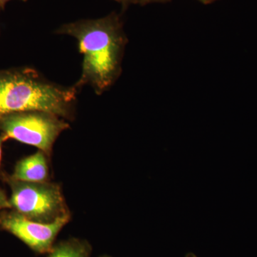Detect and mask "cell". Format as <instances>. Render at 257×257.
<instances>
[{
  "label": "cell",
  "instance_id": "obj_1",
  "mask_svg": "<svg viewBox=\"0 0 257 257\" xmlns=\"http://www.w3.org/2000/svg\"><path fill=\"white\" fill-rule=\"evenodd\" d=\"M56 32L71 35L78 42L83 62L82 75L74 85L77 89L89 85L101 95L119 78L128 39L116 13L66 24Z\"/></svg>",
  "mask_w": 257,
  "mask_h": 257
},
{
  "label": "cell",
  "instance_id": "obj_2",
  "mask_svg": "<svg viewBox=\"0 0 257 257\" xmlns=\"http://www.w3.org/2000/svg\"><path fill=\"white\" fill-rule=\"evenodd\" d=\"M78 90L52 82L31 67L0 70V116L44 111L73 121Z\"/></svg>",
  "mask_w": 257,
  "mask_h": 257
},
{
  "label": "cell",
  "instance_id": "obj_3",
  "mask_svg": "<svg viewBox=\"0 0 257 257\" xmlns=\"http://www.w3.org/2000/svg\"><path fill=\"white\" fill-rule=\"evenodd\" d=\"M11 189L10 205L13 210L37 222L50 224L71 215L62 188L55 182H29L5 175Z\"/></svg>",
  "mask_w": 257,
  "mask_h": 257
},
{
  "label": "cell",
  "instance_id": "obj_4",
  "mask_svg": "<svg viewBox=\"0 0 257 257\" xmlns=\"http://www.w3.org/2000/svg\"><path fill=\"white\" fill-rule=\"evenodd\" d=\"M69 124L53 113L25 111L0 116V131L8 139L37 147L51 158L54 145Z\"/></svg>",
  "mask_w": 257,
  "mask_h": 257
},
{
  "label": "cell",
  "instance_id": "obj_5",
  "mask_svg": "<svg viewBox=\"0 0 257 257\" xmlns=\"http://www.w3.org/2000/svg\"><path fill=\"white\" fill-rule=\"evenodd\" d=\"M71 216H66L50 224H44L32 221L12 210L0 214V226L15 235L34 251L43 253L50 252L55 238L68 224Z\"/></svg>",
  "mask_w": 257,
  "mask_h": 257
},
{
  "label": "cell",
  "instance_id": "obj_6",
  "mask_svg": "<svg viewBox=\"0 0 257 257\" xmlns=\"http://www.w3.org/2000/svg\"><path fill=\"white\" fill-rule=\"evenodd\" d=\"M50 157L45 152L38 150L36 153L19 161L11 176L16 180L29 182H49Z\"/></svg>",
  "mask_w": 257,
  "mask_h": 257
},
{
  "label": "cell",
  "instance_id": "obj_7",
  "mask_svg": "<svg viewBox=\"0 0 257 257\" xmlns=\"http://www.w3.org/2000/svg\"><path fill=\"white\" fill-rule=\"evenodd\" d=\"M49 257H89V246L79 240L64 241L52 248Z\"/></svg>",
  "mask_w": 257,
  "mask_h": 257
},
{
  "label": "cell",
  "instance_id": "obj_8",
  "mask_svg": "<svg viewBox=\"0 0 257 257\" xmlns=\"http://www.w3.org/2000/svg\"><path fill=\"white\" fill-rule=\"evenodd\" d=\"M12 209L10 199L7 197L4 191L0 188V209Z\"/></svg>",
  "mask_w": 257,
  "mask_h": 257
},
{
  "label": "cell",
  "instance_id": "obj_9",
  "mask_svg": "<svg viewBox=\"0 0 257 257\" xmlns=\"http://www.w3.org/2000/svg\"><path fill=\"white\" fill-rule=\"evenodd\" d=\"M8 140V138H6V137L5 136V135H3V134H2L1 135H0V166H1V161H2V152H3V143H5L6 140Z\"/></svg>",
  "mask_w": 257,
  "mask_h": 257
},
{
  "label": "cell",
  "instance_id": "obj_10",
  "mask_svg": "<svg viewBox=\"0 0 257 257\" xmlns=\"http://www.w3.org/2000/svg\"><path fill=\"white\" fill-rule=\"evenodd\" d=\"M115 1L121 3L124 6H126V5L131 4V3H137L139 0H115Z\"/></svg>",
  "mask_w": 257,
  "mask_h": 257
},
{
  "label": "cell",
  "instance_id": "obj_11",
  "mask_svg": "<svg viewBox=\"0 0 257 257\" xmlns=\"http://www.w3.org/2000/svg\"><path fill=\"white\" fill-rule=\"evenodd\" d=\"M10 1H11V0H0V8H1V9L5 10V5ZM21 1L27 2L28 0H21Z\"/></svg>",
  "mask_w": 257,
  "mask_h": 257
},
{
  "label": "cell",
  "instance_id": "obj_12",
  "mask_svg": "<svg viewBox=\"0 0 257 257\" xmlns=\"http://www.w3.org/2000/svg\"><path fill=\"white\" fill-rule=\"evenodd\" d=\"M156 1H162V0H139V2H140L142 5H145L147 4V3H152V2Z\"/></svg>",
  "mask_w": 257,
  "mask_h": 257
},
{
  "label": "cell",
  "instance_id": "obj_13",
  "mask_svg": "<svg viewBox=\"0 0 257 257\" xmlns=\"http://www.w3.org/2000/svg\"><path fill=\"white\" fill-rule=\"evenodd\" d=\"M186 257H197L195 255L193 254V253H188Z\"/></svg>",
  "mask_w": 257,
  "mask_h": 257
},
{
  "label": "cell",
  "instance_id": "obj_14",
  "mask_svg": "<svg viewBox=\"0 0 257 257\" xmlns=\"http://www.w3.org/2000/svg\"><path fill=\"white\" fill-rule=\"evenodd\" d=\"M202 1L205 2V3H207V2H210L211 0H202Z\"/></svg>",
  "mask_w": 257,
  "mask_h": 257
},
{
  "label": "cell",
  "instance_id": "obj_15",
  "mask_svg": "<svg viewBox=\"0 0 257 257\" xmlns=\"http://www.w3.org/2000/svg\"><path fill=\"white\" fill-rule=\"evenodd\" d=\"M2 10V9H1V8H0V10Z\"/></svg>",
  "mask_w": 257,
  "mask_h": 257
}]
</instances>
